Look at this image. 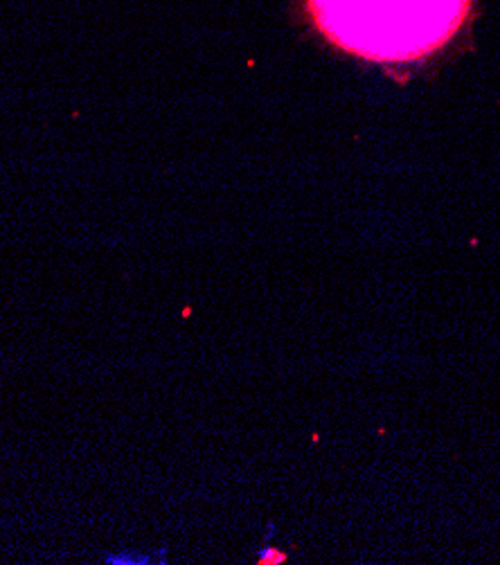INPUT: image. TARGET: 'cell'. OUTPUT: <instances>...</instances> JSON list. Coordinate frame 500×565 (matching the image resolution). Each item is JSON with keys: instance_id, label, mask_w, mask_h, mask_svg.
I'll use <instances>...</instances> for the list:
<instances>
[{"instance_id": "cell-1", "label": "cell", "mask_w": 500, "mask_h": 565, "mask_svg": "<svg viewBox=\"0 0 500 565\" xmlns=\"http://www.w3.org/2000/svg\"><path fill=\"white\" fill-rule=\"evenodd\" d=\"M476 0H302L309 28L333 50L379 66H406L447 50Z\"/></svg>"}]
</instances>
